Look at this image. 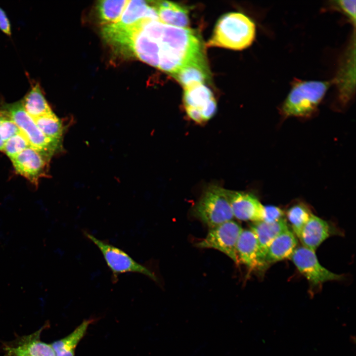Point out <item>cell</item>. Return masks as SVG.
I'll list each match as a JSON object with an SVG mask.
<instances>
[{
    "instance_id": "1",
    "label": "cell",
    "mask_w": 356,
    "mask_h": 356,
    "mask_svg": "<svg viewBox=\"0 0 356 356\" xmlns=\"http://www.w3.org/2000/svg\"><path fill=\"white\" fill-rule=\"evenodd\" d=\"M139 23L145 34V63L149 65L172 76L185 65L205 56L201 38L194 30L147 18Z\"/></svg>"
},
{
    "instance_id": "2",
    "label": "cell",
    "mask_w": 356,
    "mask_h": 356,
    "mask_svg": "<svg viewBox=\"0 0 356 356\" xmlns=\"http://www.w3.org/2000/svg\"><path fill=\"white\" fill-rule=\"evenodd\" d=\"M255 36V24L250 18L240 12H229L218 19L207 45L242 50L251 45Z\"/></svg>"
},
{
    "instance_id": "3",
    "label": "cell",
    "mask_w": 356,
    "mask_h": 356,
    "mask_svg": "<svg viewBox=\"0 0 356 356\" xmlns=\"http://www.w3.org/2000/svg\"><path fill=\"white\" fill-rule=\"evenodd\" d=\"M332 81H306L294 79L289 93L280 107L284 117H306L316 111L331 84Z\"/></svg>"
},
{
    "instance_id": "4",
    "label": "cell",
    "mask_w": 356,
    "mask_h": 356,
    "mask_svg": "<svg viewBox=\"0 0 356 356\" xmlns=\"http://www.w3.org/2000/svg\"><path fill=\"white\" fill-rule=\"evenodd\" d=\"M192 214L209 228L233 220L226 189L216 185L208 186L193 206Z\"/></svg>"
},
{
    "instance_id": "5",
    "label": "cell",
    "mask_w": 356,
    "mask_h": 356,
    "mask_svg": "<svg viewBox=\"0 0 356 356\" xmlns=\"http://www.w3.org/2000/svg\"><path fill=\"white\" fill-rule=\"evenodd\" d=\"M83 233L99 250L107 266L112 273V281H118V277L126 273H136L145 275L158 281V278L146 266L137 263L126 252L108 242L96 238L87 231Z\"/></svg>"
},
{
    "instance_id": "6",
    "label": "cell",
    "mask_w": 356,
    "mask_h": 356,
    "mask_svg": "<svg viewBox=\"0 0 356 356\" xmlns=\"http://www.w3.org/2000/svg\"><path fill=\"white\" fill-rule=\"evenodd\" d=\"M2 108L17 125L32 147L50 158L59 150L61 142L46 137L41 131L34 119L25 110L21 100L3 104Z\"/></svg>"
},
{
    "instance_id": "7",
    "label": "cell",
    "mask_w": 356,
    "mask_h": 356,
    "mask_svg": "<svg viewBox=\"0 0 356 356\" xmlns=\"http://www.w3.org/2000/svg\"><path fill=\"white\" fill-rule=\"evenodd\" d=\"M183 102L186 115L195 123L202 124L211 119L217 109L211 90L204 84L183 89Z\"/></svg>"
},
{
    "instance_id": "8",
    "label": "cell",
    "mask_w": 356,
    "mask_h": 356,
    "mask_svg": "<svg viewBox=\"0 0 356 356\" xmlns=\"http://www.w3.org/2000/svg\"><path fill=\"white\" fill-rule=\"evenodd\" d=\"M242 230L240 224L233 220L227 221L209 228L206 237L196 246L219 250L238 263L236 246Z\"/></svg>"
},
{
    "instance_id": "9",
    "label": "cell",
    "mask_w": 356,
    "mask_h": 356,
    "mask_svg": "<svg viewBox=\"0 0 356 356\" xmlns=\"http://www.w3.org/2000/svg\"><path fill=\"white\" fill-rule=\"evenodd\" d=\"M300 272L314 286L332 280H340L342 275L334 273L319 263L315 251L304 246L296 248L290 258Z\"/></svg>"
},
{
    "instance_id": "10",
    "label": "cell",
    "mask_w": 356,
    "mask_h": 356,
    "mask_svg": "<svg viewBox=\"0 0 356 356\" xmlns=\"http://www.w3.org/2000/svg\"><path fill=\"white\" fill-rule=\"evenodd\" d=\"M50 158L30 146L10 160L16 172L37 187L41 178L48 177Z\"/></svg>"
},
{
    "instance_id": "11",
    "label": "cell",
    "mask_w": 356,
    "mask_h": 356,
    "mask_svg": "<svg viewBox=\"0 0 356 356\" xmlns=\"http://www.w3.org/2000/svg\"><path fill=\"white\" fill-rule=\"evenodd\" d=\"M44 328L43 326L32 334L4 343L2 348L4 356H55L51 344L40 339Z\"/></svg>"
},
{
    "instance_id": "12",
    "label": "cell",
    "mask_w": 356,
    "mask_h": 356,
    "mask_svg": "<svg viewBox=\"0 0 356 356\" xmlns=\"http://www.w3.org/2000/svg\"><path fill=\"white\" fill-rule=\"evenodd\" d=\"M226 193L234 218L253 222L263 221L264 206L254 194L227 189Z\"/></svg>"
},
{
    "instance_id": "13",
    "label": "cell",
    "mask_w": 356,
    "mask_h": 356,
    "mask_svg": "<svg viewBox=\"0 0 356 356\" xmlns=\"http://www.w3.org/2000/svg\"><path fill=\"white\" fill-rule=\"evenodd\" d=\"M236 252L238 262L254 271L264 270L267 267L258 241L251 229H243L238 240Z\"/></svg>"
},
{
    "instance_id": "14",
    "label": "cell",
    "mask_w": 356,
    "mask_h": 356,
    "mask_svg": "<svg viewBox=\"0 0 356 356\" xmlns=\"http://www.w3.org/2000/svg\"><path fill=\"white\" fill-rule=\"evenodd\" d=\"M335 230L328 222L312 214L298 238L303 246L315 251Z\"/></svg>"
},
{
    "instance_id": "15",
    "label": "cell",
    "mask_w": 356,
    "mask_h": 356,
    "mask_svg": "<svg viewBox=\"0 0 356 356\" xmlns=\"http://www.w3.org/2000/svg\"><path fill=\"white\" fill-rule=\"evenodd\" d=\"M297 245V239L289 228L280 233L267 249L265 258L267 267L272 263L291 258Z\"/></svg>"
},
{
    "instance_id": "16",
    "label": "cell",
    "mask_w": 356,
    "mask_h": 356,
    "mask_svg": "<svg viewBox=\"0 0 356 356\" xmlns=\"http://www.w3.org/2000/svg\"><path fill=\"white\" fill-rule=\"evenodd\" d=\"M159 20L166 24L187 28L189 24V11L181 4L169 1H153Z\"/></svg>"
},
{
    "instance_id": "17",
    "label": "cell",
    "mask_w": 356,
    "mask_h": 356,
    "mask_svg": "<svg viewBox=\"0 0 356 356\" xmlns=\"http://www.w3.org/2000/svg\"><path fill=\"white\" fill-rule=\"evenodd\" d=\"M172 77L183 89L197 84H204L210 78L205 56L185 65Z\"/></svg>"
},
{
    "instance_id": "18",
    "label": "cell",
    "mask_w": 356,
    "mask_h": 356,
    "mask_svg": "<svg viewBox=\"0 0 356 356\" xmlns=\"http://www.w3.org/2000/svg\"><path fill=\"white\" fill-rule=\"evenodd\" d=\"M288 229L287 222L284 218L271 223L262 221L254 222L251 224L250 229L257 237L260 250L264 258L267 249L272 241L280 233Z\"/></svg>"
},
{
    "instance_id": "19",
    "label": "cell",
    "mask_w": 356,
    "mask_h": 356,
    "mask_svg": "<svg viewBox=\"0 0 356 356\" xmlns=\"http://www.w3.org/2000/svg\"><path fill=\"white\" fill-rule=\"evenodd\" d=\"M91 322V320L83 321L68 335L51 344L55 356H75V349Z\"/></svg>"
},
{
    "instance_id": "20",
    "label": "cell",
    "mask_w": 356,
    "mask_h": 356,
    "mask_svg": "<svg viewBox=\"0 0 356 356\" xmlns=\"http://www.w3.org/2000/svg\"><path fill=\"white\" fill-rule=\"evenodd\" d=\"M21 102L26 112L33 119L52 112L39 83L32 87Z\"/></svg>"
},
{
    "instance_id": "21",
    "label": "cell",
    "mask_w": 356,
    "mask_h": 356,
    "mask_svg": "<svg viewBox=\"0 0 356 356\" xmlns=\"http://www.w3.org/2000/svg\"><path fill=\"white\" fill-rule=\"evenodd\" d=\"M150 5V3L145 0H129L120 19L115 23L120 26H129L143 18L148 19L147 12Z\"/></svg>"
},
{
    "instance_id": "22",
    "label": "cell",
    "mask_w": 356,
    "mask_h": 356,
    "mask_svg": "<svg viewBox=\"0 0 356 356\" xmlns=\"http://www.w3.org/2000/svg\"><path fill=\"white\" fill-rule=\"evenodd\" d=\"M129 1L103 0L98 1L97 10L101 22L106 25L117 22Z\"/></svg>"
},
{
    "instance_id": "23",
    "label": "cell",
    "mask_w": 356,
    "mask_h": 356,
    "mask_svg": "<svg viewBox=\"0 0 356 356\" xmlns=\"http://www.w3.org/2000/svg\"><path fill=\"white\" fill-rule=\"evenodd\" d=\"M33 119L38 127L46 137L61 142L64 126L53 112Z\"/></svg>"
},
{
    "instance_id": "24",
    "label": "cell",
    "mask_w": 356,
    "mask_h": 356,
    "mask_svg": "<svg viewBox=\"0 0 356 356\" xmlns=\"http://www.w3.org/2000/svg\"><path fill=\"white\" fill-rule=\"evenodd\" d=\"M312 214L308 207L302 203L295 204L288 210L287 218L298 237Z\"/></svg>"
},
{
    "instance_id": "25",
    "label": "cell",
    "mask_w": 356,
    "mask_h": 356,
    "mask_svg": "<svg viewBox=\"0 0 356 356\" xmlns=\"http://www.w3.org/2000/svg\"><path fill=\"white\" fill-rule=\"evenodd\" d=\"M30 146L29 141L21 132L4 143L2 152L10 159Z\"/></svg>"
},
{
    "instance_id": "26",
    "label": "cell",
    "mask_w": 356,
    "mask_h": 356,
    "mask_svg": "<svg viewBox=\"0 0 356 356\" xmlns=\"http://www.w3.org/2000/svg\"><path fill=\"white\" fill-rule=\"evenodd\" d=\"M0 137L5 143L12 136L21 132L15 122L9 117L3 110L0 111Z\"/></svg>"
},
{
    "instance_id": "27",
    "label": "cell",
    "mask_w": 356,
    "mask_h": 356,
    "mask_svg": "<svg viewBox=\"0 0 356 356\" xmlns=\"http://www.w3.org/2000/svg\"><path fill=\"white\" fill-rule=\"evenodd\" d=\"M333 7L346 16L355 26L356 24V0H344L332 1Z\"/></svg>"
},
{
    "instance_id": "28",
    "label": "cell",
    "mask_w": 356,
    "mask_h": 356,
    "mask_svg": "<svg viewBox=\"0 0 356 356\" xmlns=\"http://www.w3.org/2000/svg\"><path fill=\"white\" fill-rule=\"evenodd\" d=\"M284 212L279 208L272 206H264L263 222L267 223H273L283 219Z\"/></svg>"
},
{
    "instance_id": "29",
    "label": "cell",
    "mask_w": 356,
    "mask_h": 356,
    "mask_svg": "<svg viewBox=\"0 0 356 356\" xmlns=\"http://www.w3.org/2000/svg\"><path fill=\"white\" fill-rule=\"evenodd\" d=\"M0 30L7 35H11L10 23L5 12L1 7H0Z\"/></svg>"
},
{
    "instance_id": "30",
    "label": "cell",
    "mask_w": 356,
    "mask_h": 356,
    "mask_svg": "<svg viewBox=\"0 0 356 356\" xmlns=\"http://www.w3.org/2000/svg\"><path fill=\"white\" fill-rule=\"evenodd\" d=\"M1 121V116L0 115V122ZM4 142L2 140L0 137V151H3Z\"/></svg>"
}]
</instances>
